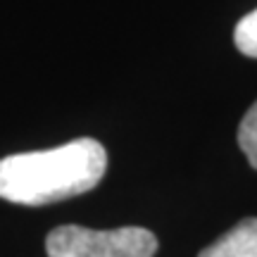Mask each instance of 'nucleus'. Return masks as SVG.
I'll return each mask as SVG.
<instances>
[{"label": "nucleus", "instance_id": "obj_1", "mask_svg": "<svg viewBox=\"0 0 257 257\" xmlns=\"http://www.w3.org/2000/svg\"><path fill=\"white\" fill-rule=\"evenodd\" d=\"M107 169V153L93 138H76L53 150L0 160V198L17 205H48L93 191Z\"/></svg>", "mask_w": 257, "mask_h": 257}, {"label": "nucleus", "instance_id": "obj_2", "mask_svg": "<svg viewBox=\"0 0 257 257\" xmlns=\"http://www.w3.org/2000/svg\"><path fill=\"white\" fill-rule=\"evenodd\" d=\"M46 250L48 257H153L157 238L143 226L95 231L67 224L48 233Z\"/></svg>", "mask_w": 257, "mask_h": 257}, {"label": "nucleus", "instance_id": "obj_3", "mask_svg": "<svg viewBox=\"0 0 257 257\" xmlns=\"http://www.w3.org/2000/svg\"><path fill=\"white\" fill-rule=\"evenodd\" d=\"M198 257H257V219H240Z\"/></svg>", "mask_w": 257, "mask_h": 257}, {"label": "nucleus", "instance_id": "obj_4", "mask_svg": "<svg viewBox=\"0 0 257 257\" xmlns=\"http://www.w3.org/2000/svg\"><path fill=\"white\" fill-rule=\"evenodd\" d=\"M238 146L243 155L248 157V162L257 169V100L252 107L245 112V117L240 119L238 126Z\"/></svg>", "mask_w": 257, "mask_h": 257}, {"label": "nucleus", "instance_id": "obj_5", "mask_svg": "<svg viewBox=\"0 0 257 257\" xmlns=\"http://www.w3.org/2000/svg\"><path fill=\"white\" fill-rule=\"evenodd\" d=\"M233 43H236V48H238L243 55L257 57V10L248 12V15L236 24Z\"/></svg>", "mask_w": 257, "mask_h": 257}]
</instances>
